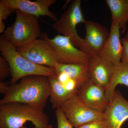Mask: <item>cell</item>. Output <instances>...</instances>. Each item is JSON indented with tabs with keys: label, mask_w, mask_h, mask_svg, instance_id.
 Listing matches in <instances>:
<instances>
[{
	"label": "cell",
	"mask_w": 128,
	"mask_h": 128,
	"mask_svg": "<svg viewBox=\"0 0 128 128\" xmlns=\"http://www.w3.org/2000/svg\"><path fill=\"white\" fill-rule=\"evenodd\" d=\"M50 93V84L48 76H28L21 79L18 83L10 84L0 100V105L19 102L44 110Z\"/></svg>",
	"instance_id": "obj_1"
},
{
	"label": "cell",
	"mask_w": 128,
	"mask_h": 128,
	"mask_svg": "<svg viewBox=\"0 0 128 128\" xmlns=\"http://www.w3.org/2000/svg\"><path fill=\"white\" fill-rule=\"evenodd\" d=\"M27 122L35 128H46L50 124L48 117L42 109L19 102L0 105V128H21Z\"/></svg>",
	"instance_id": "obj_2"
},
{
	"label": "cell",
	"mask_w": 128,
	"mask_h": 128,
	"mask_svg": "<svg viewBox=\"0 0 128 128\" xmlns=\"http://www.w3.org/2000/svg\"><path fill=\"white\" fill-rule=\"evenodd\" d=\"M0 51L2 56L7 60L10 69V84L31 75H42L49 77L55 75L54 69L30 62L21 55L17 48L2 36L0 38Z\"/></svg>",
	"instance_id": "obj_3"
},
{
	"label": "cell",
	"mask_w": 128,
	"mask_h": 128,
	"mask_svg": "<svg viewBox=\"0 0 128 128\" xmlns=\"http://www.w3.org/2000/svg\"><path fill=\"white\" fill-rule=\"evenodd\" d=\"M14 23L5 30L3 36L16 48L25 46L42 36L38 18L19 10Z\"/></svg>",
	"instance_id": "obj_4"
},
{
	"label": "cell",
	"mask_w": 128,
	"mask_h": 128,
	"mask_svg": "<svg viewBox=\"0 0 128 128\" xmlns=\"http://www.w3.org/2000/svg\"><path fill=\"white\" fill-rule=\"evenodd\" d=\"M81 2L80 0L72 1L66 11L52 25V28L56 32L60 35L70 37L74 46L79 48L84 39L77 34L76 25L84 24L86 21L82 10Z\"/></svg>",
	"instance_id": "obj_5"
},
{
	"label": "cell",
	"mask_w": 128,
	"mask_h": 128,
	"mask_svg": "<svg viewBox=\"0 0 128 128\" xmlns=\"http://www.w3.org/2000/svg\"><path fill=\"white\" fill-rule=\"evenodd\" d=\"M73 127L104 120V113L92 109L86 105L77 94L62 104L60 108Z\"/></svg>",
	"instance_id": "obj_6"
},
{
	"label": "cell",
	"mask_w": 128,
	"mask_h": 128,
	"mask_svg": "<svg viewBox=\"0 0 128 128\" xmlns=\"http://www.w3.org/2000/svg\"><path fill=\"white\" fill-rule=\"evenodd\" d=\"M17 49L22 56L37 64L54 69L58 62L54 48L44 38H38Z\"/></svg>",
	"instance_id": "obj_7"
},
{
	"label": "cell",
	"mask_w": 128,
	"mask_h": 128,
	"mask_svg": "<svg viewBox=\"0 0 128 128\" xmlns=\"http://www.w3.org/2000/svg\"><path fill=\"white\" fill-rule=\"evenodd\" d=\"M42 37L54 48L58 63L64 64L88 63L90 56L77 49L70 37L58 34L50 39L44 34H42Z\"/></svg>",
	"instance_id": "obj_8"
},
{
	"label": "cell",
	"mask_w": 128,
	"mask_h": 128,
	"mask_svg": "<svg viewBox=\"0 0 128 128\" xmlns=\"http://www.w3.org/2000/svg\"><path fill=\"white\" fill-rule=\"evenodd\" d=\"M84 24L86 34L80 50L90 57L98 55L105 46L110 32L97 22L86 21Z\"/></svg>",
	"instance_id": "obj_9"
},
{
	"label": "cell",
	"mask_w": 128,
	"mask_h": 128,
	"mask_svg": "<svg viewBox=\"0 0 128 128\" xmlns=\"http://www.w3.org/2000/svg\"><path fill=\"white\" fill-rule=\"evenodd\" d=\"M77 95L86 105L98 112H104L110 103L105 89L90 80L78 90Z\"/></svg>",
	"instance_id": "obj_10"
},
{
	"label": "cell",
	"mask_w": 128,
	"mask_h": 128,
	"mask_svg": "<svg viewBox=\"0 0 128 128\" xmlns=\"http://www.w3.org/2000/svg\"><path fill=\"white\" fill-rule=\"evenodd\" d=\"M6 5L27 14L39 18L47 16L54 22L57 20V16L50 12L49 8L56 2V0H0Z\"/></svg>",
	"instance_id": "obj_11"
},
{
	"label": "cell",
	"mask_w": 128,
	"mask_h": 128,
	"mask_svg": "<svg viewBox=\"0 0 128 128\" xmlns=\"http://www.w3.org/2000/svg\"><path fill=\"white\" fill-rule=\"evenodd\" d=\"M104 120L108 128H121L128 119V101L118 90L115 91L113 97L104 112Z\"/></svg>",
	"instance_id": "obj_12"
},
{
	"label": "cell",
	"mask_w": 128,
	"mask_h": 128,
	"mask_svg": "<svg viewBox=\"0 0 128 128\" xmlns=\"http://www.w3.org/2000/svg\"><path fill=\"white\" fill-rule=\"evenodd\" d=\"M87 65L90 80L105 90L111 81L115 66L98 55L91 56Z\"/></svg>",
	"instance_id": "obj_13"
},
{
	"label": "cell",
	"mask_w": 128,
	"mask_h": 128,
	"mask_svg": "<svg viewBox=\"0 0 128 128\" xmlns=\"http://www.w3.org/2000/svg\"><path fill=\"white\" fill-rule=\"evenodd\" d=\"M120 28L112 22L109 36L105 46L98 55L114 66L121 62L122 44L120 38Z\"/></svg>",
	"instance_id": "obj_14"
},
{
	"label": "cell",
	"mask_w": 128,
	"mask_h": 128,
	"mask_svg": "<svg viewBox=\"0 0 128 128\" xmlns=\"http://www.w3.org/2000/svg\"><path fill=\"white\" fill-rule=\"evenodd\" d=\"M54 69L55 74L66 73L70 79L75 82L79 89L90 80L87 64H64L58 62Z\"/></svg>",
	"instance_id": "obj_15"
},
{
	"label": "cell",
	"mask_w": 128,
	"mask_h": 128,
	"mask_svg": "<svg viewBox=\"0 0 128 128\" xmlns=\"http://www.w3.org/2000/svg\"><path fill=\"white\" fill-rule=\"evenodd\" d=\"M48 78L50 86L49 98L53 108L57 109L60 108L65 101L78 93V91H70L68 90L58 80L55 74L48 77Z\"/></svg>",
	"instance_id": "obj_16"
},
{
	"label": "cell",
	"mask_w": 128,
	"mask_h": 128,
	"mask_svg": "<svg viewBox=\"0 0 128 128\" xmlns=\"http://www.w3.org/2000/svg\"><path fill=\"white\" fill-rule=\"evenodd\" d=\"M112 13V22L125 30L128 22V0H106Z\"/></svg>",
	"instance_id": "obj_17"
},
{
	"label": "cell",
	"mask_w": 128,
	"mask_h": 128,
	"mask_svg": "<svg viewBox=\"0 0 128 128\" xmlns=\"http://www.w3.org/2000/svg\"><path fill=\"white\" fill-rule=\"evenodd\" d=\"M118 84L128 86V64L122 62L114 66L111 81L105 89V94L109 102L113 97L116 88Z\"/></svg>",
	"instance_id": "obj_18"
},
{
	"label": "cell",
	"mask_w": 128,
	"mask_h": 128,
	"mask_svg": "<svg viewBox=\"0 0 128 128\" xmlns=\"http://www.w3.org/2000/svg\"><path fill=\"white\" fill-rule=\"evenodd\" d=\"M55 114L57 118V128H73L60 108L56 109Z\"/></svg>",
	"instance_id": "obj_19"
},
{
	"label": "cell",
	"mask_w": 128,
	"mask_h": 128,
	"mask_svg": "<svg viewBox=\"0 0 128 128\" xmlns=\"http://www.w3.org/2000/svg\"><path fill=\"white\" fill-rule=\"evenodd\" d=\"M11 74L10 66L7 60L2 57L0 56V81L2 82Z\"/></svg>",
	"instance_id": "obj_20"
},
{
	"label": "cell",
	"mask_w": 128,
	"mask_h": 128,
	"mask_svg": "<svg viewBox=\"0 0 128 128\" xmlns=\"http://www.w3.org/2000/svg\"><path fill=\"white\" fill-rule=\"evenodd\" d=\"M16 10L0 1V21H3L6 19L13 12H16Z\"/></svg>",
	"instance_id": "obj_21"
},
{
	"label": "cell",
	"mask_w": 128,
	"mask_h": 128,
	"mask_svg": "<svg viewBox=\"0 0 128 128\" xmlns=\"http://www.w3.org/2000/svg\"><path fill=\"white\" fill-rule=\"evenodd\" d=\"M76 128H108V127L106 121L103 120L92 122Z\"/></svg>",
	"instance_id": "obj_22"
},
{
	"label": "cell",
	"mask_w": 128,
	"mask_h": 128,
	"mask_svg": "<svg viewBox=\"0 0 128 128\" xmlns=\"http://www.w3.org/2000/svg\"><path fill=\"white\" fill-rule=\"evenodd\" d=\"M123 51L121 56V62L128 64V41L124 38H122Z\"/></svg>",
	"instance_id": "obj_23"
},
{
	"label": "cell",
	"mask_w": 128,
	"mask_h": 128,
	"mask_svg": "<svg viewBox=\"0 0 128 128\" xmlns=\"http://www.w3.org/2000/svg\"><path fill=\"white\" fill-rule=\"evenodd\" d=\"M10 84V82H0V93L4 95L7 91Z\"/></svg>",
	"instance_id": "obj_24"
},
{
	"label": "cell",
	"mask_w": 128,
	"mask_h": 128,
	"mask_svg": "<svg viewBox=\"0 0 128 128\" xmlns=\"http://www.w3.org/2000/svg\"><path fill=\"white\" fill-rule=\"evenodd\" d=\"M5 23L3 21H0V33H4L5 31Z\"/></svg>",
	"instance_id": "obj_25"
},
{
	"label": "cell",
	"mask_w": 128,
	"mask_h": 128,
	"mask_svg": "<svg viewBox=\"0 0 128 128\" xmlns=\"http://www.w3.org/2000/svg\"><path fill=\"white\" fill-rule=\"evenodd\" d=\"M27 128V127H25V126H22V128ZM53 128V126H52L51 124H50L49 125H48V127H47V128Z\"/></svg>",
	"instance_id": "obj_26"
},
{
	"label": "cell",
	"mask_w": 128,
	"mask_h": 128,
	"mask_svg": "<svg viewBox=\"0 0 128 128\" xmlns=\"http://www.w3.org/2000/svg\"><path fill=\"white\" fill-rule=\"evenodd\" d=\"M125 38V39L127 40H128V32H127V34H126V36H125V38Z\"/></svg>",
	"instance_id": "obj_27"
}]
</instances>
